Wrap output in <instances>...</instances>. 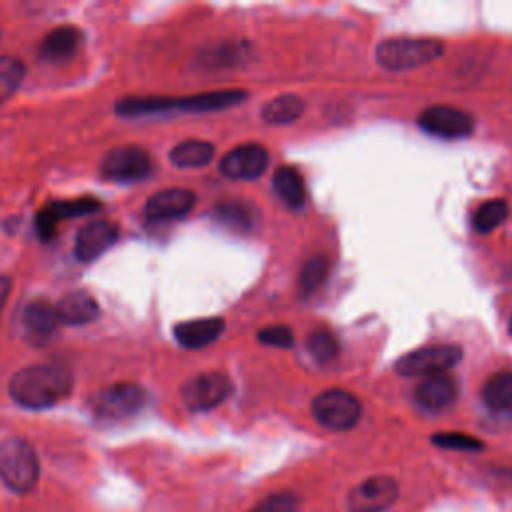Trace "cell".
<instances>
[{
	"mask_svg": "<svg viewBox=\"0 0 512 512\" xmlns=\"http://www.w3.org/2000/svg\"><path fill=\"white\" fill-rule=\"evenodd\" d=\"M72 374L56 364H32L18 370L8 384L16 404L28 410L56 406L72 392Z\"/></svg>",
	"mask_w": 512,
	"mask_h": 512,
	"instance_id": "obj_1",
	"label": "cell"
},
{
	"mask_svg": "<svg viewBox=\"0 0 512 512\" xmlns=\"http://www.w3.org/2000/svg\"><path fill=\"white\" fill-rule=\"evenodd\" d=\"M246 98L244 90H218V92H204L188 98H158V96H128L114 104L116 114L134 118V116H150V114H164L172 110L184 112H210L234 106Z\"/></svg>",
	"mask_w": 512,
	"mask_h": 512,
	"instance_id": "obj_2",
	"label": "cell"
},
{
	"mask_svg": "<svg viewBox=\"0 0 512 512\" xmlns=\"http://www.w3.org/2000/svg\"><path fill=\"white\" fill-rule=\"evenodd\" d=\"M38 474V456L26 440L6 438L0 442V480L12 492H30L38 482Z\"/></svg>",
	"mask_w": 512,
	"mask_h": 512,
	"instance_id": "obj_3",
	"label": "cell"
},
{
	"mask_svg": "<svg viewBox=\"0 0 512 512\" xmlns=\"http://www.w3.org/2000/svg\"><path fill=\"white\" fill-rule=\"evenodd\" d=\"M442 50L436 38H388L376 46V60L386 70L402 72L432 62Z\"/></svg>",
	"mask_w": 512,
	"mask_h": 512,
	"instance_id": "obj_4",
	"label": "cell"
},
{
	"mask_svg": "<svg viewBox=\"0 0 512 512\" xmlns=\"http://www.w3.org/2000/svg\"><path fill=\"white\" fill-rule=\"evenodd\" d=\"M146 404V392L138 384L120 382L108 386L90 398V410L94 418L104 422H120L142 410Z\"/></svg>",
	"mask_w": 512,
	"mask_h": 512,
	"instance_id": "obj_5",
	"label": "cell"
},
{
	"mask_svg": "<svg viewBox=\"0 0 512 512\" xmlns=\"http://www.w3.org/2000/svg\"><path fill=\"white\" fill-rule=\"evenodd\" d=\"M154 170L152 156L134 144L112 148L100 162V174L112 182H140Z\"/></svg>",
	"mask_w": 512,
	"mask_h": 512,
	"instance_id": "obj_6",
	"label": "cell"
},
{
	"mask_svg": "<svg viewBox=\"0 0 512 512\" xmlns=\"http://www.w3.org/2000/svg\"><path fill=\"white\" fill-rule=\"evenodd\" d=\"M314 418L330 430H348L352 428L362 414L360 400L340 388L324 390L312 400Z\"/></svg>",
	"mask_w": 512,
	"mask_h": 512,
	"instance_id": "obj_7",
	"label": "cell"
},
{
	"mask_svg": "<svg viewBox=\"0 0 512 512\" xmlns=\"http://www.w3.org/2000/svg\"><path fill=\"white\" fill-rule=\"evenodd\" d=\"M462 358V350L456 344H432L412 350L396 360V370L402 376H434L444 374Z\"/></svg>",
	"mask_w": 512,
	"mask_h": 512,
	"instance_id": "obj_8",
	"label": "cell"
},
{
	"mask_svg": "<svg viewBox=\"0 0 512 512\" xmlns=\"http://www.w3.org/2000/svg\"><path fill=\"white\" fill-rule=\"evenodd\" d=\"M232 392V382L222 372H202L186 380L182 400L190 410H212L220 406Z\"/></svg>",
	"mask_w": 512,
	"mask_h": 512,
	"instance_id": "obj_9",
	"label": "cell"
},
{
	"mask_svg": "<svg viewBox=\"0 0 512 512\" xmlns=\"http://www.w3.org/2000/svg\"><path fill=\"white\" fill-rule=\"evenodd\" d=\"M398 484L390 476H372L360 482L346 498L348 512H384L396 502Z\"/></svg>",
	"mask_w": 512,
	"mask_h": 512,
	"instance_id": "obj_10",
	"label": "cell"
},
{
	"mask_svg": "<svg viewBox=\"0 0 512 512\" xmlns=\"http://www.w3.org/2000/svg\"><path fill=\"white\" fill-rule=\"evenodd\" d=\"M418 126L438 138H464L474 130V120L460 108L438 104L420 114Z\"/></svg>",
	"mask_w": 512,
	"mask_h": 512,
	"instance_id": "obj_11",
	"label": "cell"
},
{
	"mask_svg": "<svg viewBox=\"0 0 512 512\" xmlns=\"http://www.w3.org/2000/svg\"><path fill=\"white\" fill-rule=\"evenodd\" d=\"M268 168V152L260 144H242L220 160V172L232 180H256Z\"/></svg>",
	"mask_w": 512,
	"mask_h": 512,
	"instance_id": "obj_12",
	"label": "cell"
},
{
	"mask_svg": "<svg viewBox=\"0 0 512 512\" xmlns=\"http://www.w3.org/2000/svg\"><path fill=\"white\" fill-rule=\"evenodd\" d=\"M196 204V194L188 188H166L152 194L144 204V216L150 222H166L186 216Z\"/></svg>",
	"mask_w": 512,
	"mask_h": 512,
	"instance_id": "obj_13",
	"label": "cell"
},
{
	"mask_svg": "<svg viewBox=\"0 0 512 512\" xmlns=\"http://www.w3.org/2000/svg\"><path fill=\"white\" fill-rule=\"evenodd\" d=\"M120 228L114 222L96 220L84 224L74 240V254L80 262H92L116 244Z\"/></svg>",
	"mask_w": 512,
	"mask_h": 512,
	"instance_id": "obj_14",
	"label": "cell"
},
{
	"mask_svg": "<svg viewBox=\"0 0 512 512\" xmlns=\"http://www.w3.org/2000/svg\"><path fill=\"white\" fill-rule=\"evenodd\" d=\"M60 320L54 304L48 300H32L22 312V332L28 342L46 346L54 340Z\"/></svg>",
	"mask_w": 512,
	"mask_h": 512,
	"instance_id": "obj_15",
	"label": "cell"
},
{
	"mask_svg": "<svg viewBox=\"0 0 512 512\" xmlns=\"http://www.w3.org/2000/svg\"><path fill=\"white\" fill-rule=\"evenodd\" d=\"M54 308H56L60 324H68V326L90 324L100 314V306H98L96 298L86 290L68 292L66 296H62L58 300V304H54Z\"/></svg>",
	"mask_w": 512,
	"mask_h": 512,
	"instance_id": "obj_16",
	"label": "cell"
},
{
	"mask_svg": "<svg viewBox=\"0 0 512 512\" xmlns=\"http://www.w3.org/2000/svg\"><path fill=\"white\" fill-rule=\"evenodd\" d=\"M458 396V384L450 374L426 376L416 388V400L426 410H444L454 404Z\"/></svg>",
	"mask_w": 512,
	"mask_h": 512,
	"instance_id": "obj_17",
	"label": "cell"
},
{
	"mask_svg": "<svg viewBox=\"0 0 512 512\" xmlns=\"http://www.w3.org/2000/svg\"><path fill=\"white\" fill-rule=\"evenodd\" d=\"M224 332V320L220 316L196 318L174 326V338L180 346L196 350L212 344Z\"/></svg>",
	"mask_w": 512,
	"mask_h": 512,
	"instance_id": "obj_18",
	"label": "cell"
},
{
	"mask_svg": "<svg viewBox=\"0 0 512 512\" xmlns=\"http://www.w3.org/2000/svg\"><path fill=\"white\" fill-rule=\"evenodd\" d=\"M82 42V30L76 26H58L48 32L40 44V58L46 62L70 60Z\"/></svg>",
	"mask_w": 512,
	"mask_h": 512,
	"instance_id": "obj_19",
	"label": "cell"
},
{
	"mask_svg": "<svg viewBox=\"0 0 512 512\" xmlns=\"http://www.w3.org/2000/svg\"><path fill=\"white\" fill-rule=\"evenodd\" d=\"M272 186L278 198L290 208H300L306 200L304 178L292 166H280L272 176Z\"/></svg>",
	"mask_w": 512,
	"mask_h": 512,
	"instance_id": "obj_20",
	"label": "cell"
},
{
	"mask_svg": "<svg viewBox=\"0 0 512 512\" xmlns=\"http://www.w3.org/2000/svg\"><path fill=\"white\" fill-rule=\"evenodd\" d=\"M484 404L494 412L512 410V370H500L492 374L482 388Z\"/></svg>",
	"mask_w": 512,
	"mask_h": 512,
	"instance_id": "obj_21",
	"label": "cell"
},
{
	"mask_svg": "<svg viewBox=\"0 0 512 512\" xmlns=\"http://www.w3.org/2000/svg\"><path fill=\"white\" fill-rule=\"evenodd\" d=\"M168 156L178 168H200L214 158V146L206 140H184L176 144Z\"/></svg>",
	"mask_w": 512,
	"mask_h": 512,
	"instance_id": "obj_22",
	"label": "cell"
},
{
	"mask_svg": "<svg viewBox=\"0 0 512 512\" xmlns=\"http://www.w3.org/2000/svg\"><path fill=\"white\" fill-rule=\"evenodd\" d=\"M304 112V102L296 94H280L262 106V118L268 124H290Z\"/></svg>",
	"mask_w": 512,
	"mask_h": 512,
	"instance_id": "obj_23",
	"label": "cell"
},
{
	"mask_svg": "<svg viewBox=\"0 0 512 512\" xmlns=\"http://www.w3.org/2000/svg\"><path fill=\"white\" fill-rule=\"evenodd\" d=\"M508 202L502 198H494L488 200L484 204L478 206V210L472 216V226L476 232L480 234H488L492 230H496L500 224H504V220L508 218Z\"/></svg>",
	"mask_w": 512,
	"mask_h": 512,
	"instance_id": "obj_24",
	"label": "cell"
},
{
	"mask_svg": "<svg viewBox=\"0 0 512 512\" xmlns=\"http://www.w3.org/2000/svg\"><path fill=\"white\" fill-rule=\"evenodd\" d=\"M26 66L14 56H0V104L6 102L22 84Z\"/></svg>",
	"mask_w": 512,
	"mask_h": 512,
	"instance_id": "obj_25",
	"label": "cell"
},
{
	"mask_svg": "<svg viewBox=\"0 0 512 512\" xmlns=\"http://www.w3.org/2000/svg\"><path fill=\"white\" fill-rule=\"evenodd\" d=\"M306 348L310 352V356L316 360V362H330L338 356V350H340V344L336 340V336L328 330H316L308 336L306 340Z\"/></svg>",
	"mask_w": 512,
	"mask_h": 512,
	"instance_id": "obj_26",
	"label": "cell"
},
{
	"mask_svg": "<svg viewBox=\"0 0 512 512\" xmlns=\"http://www.w3.org/2000/svg\"><path fill=\"white\" fill-rule=\"evenodd\" d=\"M46 206L52 210V214L58 220H62V218H76V216L92 214L100 208V202L96 198L82 196V198H72V200H54Z\"/></svg>",
	"mask_w": 512,
	"mask_h": 512,
	"instance_id": "obj_27",
	"label": "cell"
},
{
	"mask_svg": "<svg viewBox=\"0 0 512 512\" xmlns=\"http://www.w3.org/2000/svg\"><path fill=\"white\" fill-rule=\"evenodd\" d=\"M326 274H328V260L324 256H312L300 272L298 286L302 294H312L324 282Z\"/></svg>",
	"mask_w": 512,
	"mask_h": 512,
	"instance_id": "obj_28",
	"label": "cell"
},
{
	"mask_svg": "<svg viewBox=\"0 0 512 512\" xmlns=\"http://www.w3.org/2000/svg\"><path fill=\"white\" fill-rule=\"evenodd\" d=\"M432 442L446 450H480L482 442L462 432H440L432 436Z\"/></svg>",
	"mask_w": 512,
	"mask_h": 512,
	"instance_id": "obj_29",
	"label": "cell"
},
{
	"mask_svg": "<svg viewBox=\"0 0 512 512\" xmlns=\"http://www.w3.org/2000/svg\"><path fill=\"white\" fill-rule=\"evenodd\" d=\"M252 512H300V504L292 494H272Z\"/></svg>",
	"mask_w": 512,
	"mask_h": 512,
	"instance_id": "obj_30",
	"label": "cell"
},
{
	"mask_svg": "<svg viewBox=\"0 0 512 512\" xmlns=\"http://www.w3.org/2000/svg\"><path fill=\"white\" fill-rule=\"evenodd\" d=\"M258 340L270 346H280V348H288L294 342V334L288 326L284 324H274V326H266L258 332Z\"/></svg>",
	"mask_w": 512,
	"mask_h": 512,
	"instance_id": "obj_31",
	"label": "cell"
},
{
	"mask_svg": "<svg viewBox=\"0 0 512 512\" xmlns=\"http://www.w3.org/2000/svg\"><path fill=\"white\" fill-rule=\"evenodd\" d=\"M216 212L220 216L222 222H228L232 226H246L250 224V218L246 216V206L238 204V202H224L216 206Z\"/></svg>",
	"mask_w": 512,
	"mask_h": 512,
	"instance_id": "obj_32",
	"label": "cell"
},
{
	"mask_svg": "<svg viewBox=\"0 0 512 512\" xmlns=\"http://www.w3.org/2000/svg\"><path fill=\"white\" fill-rule=\"evenodd\" d=\"M58 218L52 214V210L48 206H44L38 216H36V232L40 236L42 242H50L58 230Z\"/></svg>",
	"mask_w": 512,
	"mask_h": 512,
	"instance_id": "obj_33",
	"label": "cell"
},
{
	"mask_svg": "<svg viewBox=\"0 0 512 512\" xmlns=\"http://www.w3.org/2000/svg\"><path fill=\"white\" fill-rule=\"evenodd\" d=\"M10 288H12V280L8 276H0V314L4 310V304L10 296Z\"/></svg>",
	"mask_w": 512,
	"mask_h": 512,
	"instance_id": "obj_34",
	"label": "cell"
},
{
	"mask_svg": "<svg viewBox=\"0 0 512 512\" xmlns=\"http://www.w3.org/2000/svg\"><path fill=\"white\" fill-rule=\"evenodd\" d=\"M508 330H510V334H512V316H510V322H508Z\"/></svg>",
	"mask_w": 512,
	"mask_h": 512,
	"instance_id": "obj_35",
	"label": "cell"
}]
</instances>
